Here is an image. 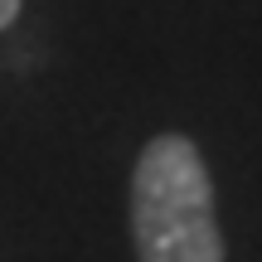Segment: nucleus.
<instances>
[{
    "label": "nucleus",
    "mask_w": 262,
    "mask_h": 262,
    "mask_svg": "<svg viewBox=\"0 0 262 262\" xmlns=\"http://www.w3.org/2000/svg\"><path fill=\"white\" fill-rule=\"evenodd\" d=\"M131 228L141 262H224L214 189L185 136H156L136 160Z\"/></svg>",
    "instance_id": "nucleus-1"
},
{
    "label": "nucleus",
    "mask_w": 262,
    "mask_h": 262,
    "mask_svg": "<svg viewBox=\"0 0 262 262\" xmlns=\"http://www.w3.org/2000/svg\"><path fill=\"white\" fill-rule=\"evenodd\" d=\"M15 15H19V0H0V29H5Z\"/></svg>",
    "instance_id": "nucleus-2"
}]
</instances>
